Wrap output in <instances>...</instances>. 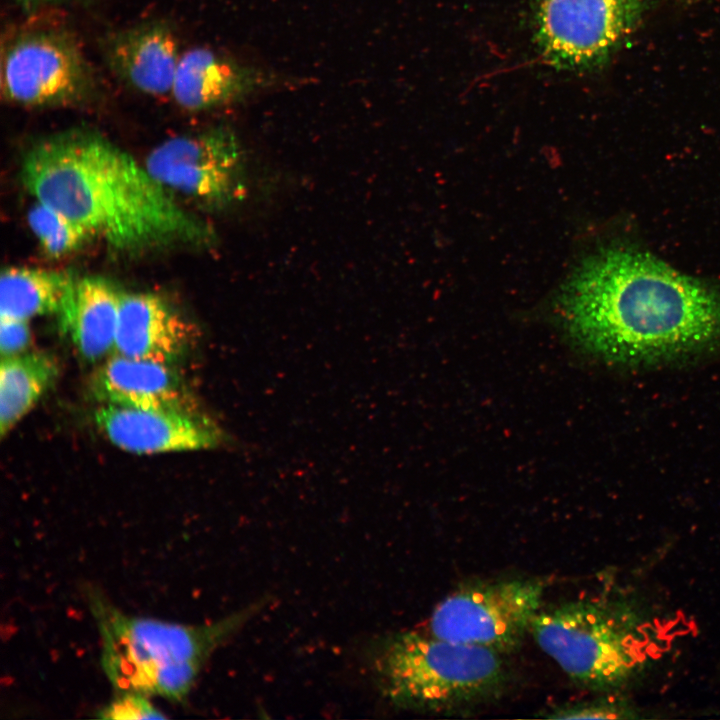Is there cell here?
Here are the masks:
<instances>
[{"label": "cell", "instance_id": "cell-1", "mask_svg": "<svg viewBox=\"0 0 720 720\" xmlns=\"http://www.w3.org/2000/svg\"><path fill=\"white\" fill-rule=\"evenodd\" d=\"M558 306L570 340L614 364L665 363L720 341V293L636 248L606 247L585 257Z\"/></svg>", "mask_w": 720, "mask_h": 720}, {"label": "cell", "instance_id": "cell-2", "mask_svg": "<svg viewBox=\"0 0 720 720\" xmlns=\"http://www.w3.org/2000/svg\"><path fill=\"white\" fill-rule=\"evenodd\" d=\"M20 176L37 202L118 250L216 240L210 225L183 209L145 165L95 132L72 130L39 141L25 154Z\"/></svg>", "mask_w": 720, "mask_h": 720}, {"label": "cell", "instance_id": "cell-3", "mask_svg": "<svg viewBox=\"0 0 720 720\" xmlns=\"http://www.w3.org/2000/svg\"><path fill=\"white\" fill-rule=\"evenodd\" d=\"M504 654L414 631L375 641L370 663L382 695L394 706L451 715L500 697L509 681Z\"/></svg>", "mask_w": 720, "mask_h": 720}, {"label": "cell", "instance_id": "cell-4", "mask_svg": "<svg viewBox=\"0 0 720 720\" xmlns=\"http://www.w3.org/2000/svg\"><path fill=\"white\" fill-rule=\"evenodd\" d=\"M265 604L264 599L215 623L192 626L129 617L95 599L104 671L122 693L180 699L212 651Z\"/></svg>", "mask_w": 720, "mask_h": 720}, {"label": "cell", "instance_id": "cell-5", "mask_svg": "<svg viewBox=\"0 0 720 720\" xmlns=\"http://www.w3.org/2000/svg\"><path fill=\"white\" fill-rule=\"evenodd\" d=\"M645 627L625 602L585 598L542 607L530 633L575 684L608 692L645 666L649 656Z\"/></svg>", "mask_w": 720, "mask_h": 720}, {"label": "cell", "instance_id": "cell-6", "mask_svg": "<svg viewBox=\"0 0 720 720\" xmlns=\"http://www.w3.org/2000/svg\"><path fill=\"white\" fill-rule=\"evenodd\" d=\"M539 578L479 580L458 586L434 608L430 633L501 654L517 650L543 607Z\"/></svg>", "mask_w": 720, "mask_h": 720}, {"label": "cell", "instance_id": "cell-7", "mask_svg": "<svg viewBox=\"0 0 720 720\" xmlns=\"http://www.w3.org/2000/svg\"><path fill=\"white\" fill-rule=\"evenodd\" d=\"M97 89L91 65L67 31L27 30L3 46L1 92L8 102L28 107L74 105L96 96Z\"/></svg>", "mask_w": 720, "mask_h": 720}, {"label": "cell", "instance_id": "cell-8", "mask_svg": "<svg viewBox=\"0 0 720 720\" xmlns=\"http://www.w3.org/2000/svg\"><path fill=\"white\" fill-rule=\"evenodd\" d=\"M645 8L646 0H541L537 47L557 69H599L639 24Z\"/></svg>", "mask_w": 720, "mask_h": 720}, {"label": "cell", "instance_id": "cell-9", "mask_svg": "<svg viewBox=\"0 0 720 720\" xmlns=\"http://www.w3.org/2000/svg\"><path fill=\"white\" fill-rule=\"evenodd\" d=\"M144 165L170 192L211 207L229 206L246 192L243 146L224 126L167 139L148 154Z\"/></svg>", "mask_w": 720, "mask_h": 720}, {"label": "cell", "instance_id": "cell-10", "mask_svg": "<svg viewBox=\"0 0 720 720\" xmlns=\"http://www.w3.org/2000/svg\"><path fill=\"white\" fill-rule=\"evenodd\" d=\"M94 418L113 445L134 454L209 449L223 440L222 431L201 413L101 404Z\"/></svg>", "mask_w": 720, "mask_h": 720}, {"label": "cell", "instance_id": "cell-11", "mask_svg": "<svg viewBox=\"0 0 720 720\" xmlns=\"http://www.w3.org/2000/svg\"><path fill=\"white\" fill-rule=\"evenodd\" d=\"M278 81L270 71L196 47L181 54L171 96L185 110L205 111L241 101Z\"/></svg>", "mask_w": 720, "mask_h": 720}, {"label": "cell", "instance_id": "cell-12", "mask_svg": "<svg viewBox=\"0 0 720 720\" xmlns=\"http://www.w3.org/2000/svg\"><path fill=\"white\" fill-rule=\"evenodd\" d=\"M90 390L101 404L201 413L171 364L113 354L93 372Z\"/></svg>", "mask_w": 720, "mask_h": 720}, {"label": "cell", "instance_id": "cell-13", "mask_svg": "<svg viewBox=\"0 0 720 720\" xmlns=\"http://www.w3.org/2000/svg\"><path fill=\"white\" fill-rule=\"evenodd\" d=\"M111 72L130 88L150 96L171 95L181 57L172 27L150 21L109 33L102 41Z\"/></svg>", "mask_w": 720, "mask_h": 720}, {"label": "cell", "instance_id": "cell-14", "mask_svg": "<svg viewBox=\"0 0 720 720\" xmlns=\"http://www.w3.org/2000/svg\"><path fill=\"white\" fill-rule=\"evenodd\" d=\"M195 329L163 298L147 292H123L115 354L172 364L192 344Z\"/></svg>", "mask_w": 720, "mask_h": 720}, {"label": "cell", "instance_id": "cell-15", "mask_svg": "<svg viewBox=\"0 0 720 720\" xmlns=\"http://www.w3.org/2000/svg\"><path fill=\"white\" fill-rule=\"evenodd\" d=\"M122 295L102 277L73 282L57 316L61 331L82 359L94 363L114 351Z\"/></svg>", "mask_w": 720, "mask_h": 720}, {"label": "cell", "instance_id": "cell-16", "mask_svg": "<svg viewBox=\"0 0 720 720\" xmlns=\"http://www.w3.org/2000/svg\"><path fill=\"white\" fill-rule=\"evenodd\" d=\"M75 278L64 271L9 266L0 277V317L30 320L58 314Z\"/></svg>", "mask_w": 720, "mask_h": 720}, {"label": "cell", "instance_id": "cell-17", "mask_svg": "<svg viewBox=\"0 0 720 720\" xmlns=\"http://www.w3.org/2000/svg\"><path fill=\"white\" fill-rule=\"evenodd\" d=\"M59 367L47 352L27 351L1 357L0 433L4 437L54 383Z\"/></svg>", "mask_w": 720, "mask_h": 720}, {"label": "cell", "instance_id": "cell-18", "mask_svg": "<svg viewBox=\"0 0 720 720\" xmlns=\"http://www.w3.org/2000/svg\"><path fill=\"white\" fill-rule=\"evenodd\" d=\"M27 221L42 250L53 258L75 252L93 236L67 215L37 201L29 209Z\"/></svg>", "mask_w": 720, "mask_h": 720}, {"label": "cell", "instance_id": "cell-19", "mask_svg": "<svg viewBox=\"0 0 720 720\" xmlns=\"http://www.w3.org/2000/svg\"><path fill=\"white\" fill-rule=\"evenodd\" d=\"M543 717L551 719H629L637 716L622 701L600 698L555 706L546 711Z\"/></svg>", "mask_w": 720, "mask_h": 720}, {"label": "cell", "instance_id": "cell-20", "mask_svg": "<svg viewBox=\"0 0 720 720\" xmlns=\"http://www.w3.org/2000/svg\"><path fill=\"white\" fill-rule=\"evenodd\" d=\"M104 719L165 718L146 698L138 693H122L99 714Z\"/></svg>", "mask_w": 720, "mask_h": 720}, {"label": "cell", "instance_id": "cell-21", "mask_svg": "<svg viewBox=\"0 0 720 720\" xmlns=\"http://www.w3.org/2000/svg\"><path fill=\"white\" fill-rule=\"evenodd\" d=\"M31 343L32 332L28 320L0 317L1 357L25 353Z\"/></svg>", "mask_w": 720, "mask_h": 720}, {"label": "cell", "instance_id": "cell-22", "mask_svg": "<svg viewBox=\"0 0 720 720\" xmlns=\"http://www.w3.org/2000/svg\"><path fill=\"white\" fill-rule=\"evenodd\" d=\"M14 1L17 3H20L22 5H26V6H34V5H40V4L67 2V1H73V0H14Z\"/></svg>", "mask_w": 720, "mask_h": 720}]
</instances>
